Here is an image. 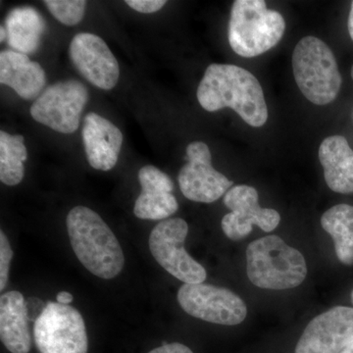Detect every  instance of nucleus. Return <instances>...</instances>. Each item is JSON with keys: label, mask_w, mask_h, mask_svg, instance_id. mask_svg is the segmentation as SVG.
Returning <instances> with one entry per match:
<instances>
[{"label": "nucleus", "mask_w": 353, "mask_h": 353, "mask_svg": "<svg viewBox=\"0 0 353 353\" xmlns=\"http://www.w3.org/2000/svg\"><path fill=\"white\" fill-rule=\"evenodd\" d=\"M197 101L208 112L233 109L252 127H262L268 119V108L259 80L236 65H209L197 88Z\"/></svg>", "instance_id": "f257e3e1"}, {"label": "nucleus", "mask_w": 353, "mask_h": 353, "mask_svg": "<svg viewBox=\"0 0 353 353\" xmlns=\"http://www.w3.org/2000/svg\"><path fill=\"white\" fill-rule=\"evenodd\" d=\"M72 248L83 266L97 277H117L125 264L119 241L92 209L77 206L67 215Z\"/></svg>", "instance_id": "f03ea898"}, {"label": "nucleus", "mask_w": 353, "mask_h": 353, "mask_svg": "<svg viewBox=\"0 0 353 353\" xmlns=\"http://www.w3.org/2000/svg\"><path fill=\"white\" fill-rule=\"evenodd\" d=\"M246 268L250 282L260 289H294L303 284L307 275L301 252L273 234L248 245Z\"/></svg>", "instance_id": "7ed1b4c3"}, {"label": "nucleus", "mask_w": 353, "mask_h": 353, "mask_svg": "<svg viewBox=\"0 0 353 353\" xmlns=\"http://www.w3.org/2000/svg\"><path fill=\"white\" fill-rule=\"evenodd\" d=\"M285 22L278 11L269 10L263 0H236L229 22V43L241 57L263 54L284 36Z\"/></svg>", "instance_id": "20e7f679"}, {"label": "nucleus", "mask_w": 353, "mask_h": 353, "mask_svg": "<svg viewBox=\"0 0 353 353\" xmlns=\"http://www.w3.org/2000/svg\"><path fill=\"white\" fill-rule=\"evenodd\" d=\"M297 87L309 101L326 105L338 97L341 76L333 51L321 39L305 37L292 53Z\"/></svg>", "instance_id": "39448f33"}, {"label": "nucleus", "mask_w": 353, "mask_h": 353, "mask_svg": "<svg viewBox=\"0 0 353 353\" xmlns=\"http://www.w3.org/2000/svg\"><path fill=\"white\" fill-rule=\"evenodd\" d=\"M34 338L41 353H88L83 316L76 308L48 303L34 321Z\"/></svg>", "instance_id": "423d86ee"}, {"label": "nucleus", "mask_w": 353, "mask_h": 353, "mask_svg": "<svg viewBox=\"0 0 353 353\" xmlns=\"http://www.w3.org/2000/svg\"><path fill=\"white\" fill-rule=\"evenodd\" d=\"M189 232L182 218H170L153 228L150 236V250L153 259L173 277L185 284H201L208 277L206 270L185 248Z\"/></svg>", "instance_id": "0eeeda50"}, {"label": "nucleus", "mask_w": 353, "mask_h": 353, "mask_svg": "<svg viewBox=\"0 0 353 353\" xmlns=\"http://www.w3.org/2000/svg\"><path fill=\"white\" fill-rule=\"evenodd\" d=\"M88 90L79 81L58 82L41 92L30 109L32 119L53 131L72 134L80 126Z\"/></svg>", "instance_id": "6e6552de"}, {"label": "nucleus", "mask_w": 353, "mask_h": 353, "mask_svg": "<svg viewBox=\"0 0 353 353\" xmlns=\"http://www.w3.org/2000/svg\"><path fill=\"white\" fill-rule=\"evenodd\" d=\"M176 299L185 313L213 324L234 326L245 321L248 314L240 296L230 290L203 283L183 284Z\"/></svg>", "instance_id": "1a4fd4ad"}, {"label": "nucleus", "mask_w": 353, "mask_h": 353, "mask_svg": "<svg viewBox=\"0 0 353 353\" xmlns=\"http://www.w3.org/2000/svg\"><path fill=\"white\" fill-rule=\"evenodd\" d=\"M188 163L181 169L178 181L183 196L192 201L212 203L228 190L233 182L215 170L206 143L194 141L187 148Z\"/></svg>", "instance_id": "9d476101"}, {"label": "nucleus", "mask_w": 353, "mask_h": 353, "mask_svg": "<svg viewBox=\"0 0 353 353\" xmlns=\"http://www.w3.org/2000/svg\"><path fill=\"white\" fill-rule=\"evenodd\" d=\"M224 204L231 210L222 219L223 232L230 240H243L254 225L269 233L280 224V214L274 209L260 208L259 192L250 185H234L228 190Z\"/></svg>", "instance_id": "9b49d317"}, {"label": "nucleus", "mask_w": 353, "mask_h": 353, "mask_svg": "<svg viewBox=\"0 0 353 353\" xmlns=\"http://www.w3.org/2000/svg\"><path fill=\"white\" fill-rule=\"evenodd\" d=\"M75 68L94 87L110 90L117 85L120 67L105 41L90 32L76 34L69 46Z\"/></svg>", "instance_id": "f8f14e48"}, {"label": "nucleus", "mask_w": 353, "mask_h": 353, "mask_svg": "<svg viewBox=\"0 0 353 353\" xmlns=\"http://www.w3.org/2000/svg\"><path fill=\"white\" fill-rule=\"evenodd\" d=\"M353 340V308L336 306L311 320L296 353H340Z\"/></svg>", "instance_id": "ddd939ff"}, {"label": "nucleus", "mask_w": 353, "mask_h": 353, "mask_svg": "<svg viewBox=\"0 0 353 353\" xmlns=\"http://www.w3.org/2000/svg\"><path fill=\"white\" fill-rule=\"evenodd\" d=\"M141 194L134 203V215L143 220H166L175 214L178 201L172 194L174 183L170 176L152 165L139 172Z\"/></svg>", "instance_id": "4468645a"}, {"label": "nucleus", "mask_w": 353, "mask_h": 353, "mask_svg": "<svg viewBox=\"0 0 353 353\" xmlns=\"http://www.w3.org/2000/svg\"><path fill=\"white\" fill-rule=\"evenodd\" d=\"M82 136L88 161L92 168L110 171L116 166L123 134L112 122L99 114L88 113L83 120Z\"/></svg>", "instance_id": "2eb2a0df"}, {"label": "nucleus", "mask_w": 353, "mask_h": 353, "mask_svg": "<svg viewBox=\"0 0 353 353\" xmlns=\"http://www.w3.org/2000/svg\"><path fill=\"white\" fill-rule=\"evenodd\" d=\"M0 83L24 99H38L46 85V73L38 62L14 50L0 52Z\"/></svg>", "instance_id": "dca6fc26"}, {"label": "nucleus", "mask_w": 353, "mask_h": 353, "mask_svg": "<svg viewBox=\"0 0 353 353\" xmlns=\"http://www.w3.org/2000/svg\"><path fill=\"white\" fill-rule=\"evenodd\" d=\"M0 339L11 353H29L32 339L24 296L11 290L0 297Z\"/></svg>", "instance_id": "f3484780"}, {"label": "nucleus", "mask_w": 353, "mask_h": 353, "mask_svg": "<svg viewBox=\"0 0 353 353\" xmlns=\"http://www.w3.org/2000/svg\"><path fill=\"white\" fill-rule=\"evenodd\" d=\"M319 159L330 189L339 194H353V150L347 139L341 136L325 139L319 148Z\"/></svg>", "instance_id": "a211bd4d"}, {"label": "nucleus", "mask_w": 353, "mask_h": 353, "mask_svg": "<svg viewBox=\"0 0 353 353\" xmlns=\"http://www.w3.org/2000/svg\"><path fill=\"white\" fill-rule=\"evenodd\" d=\"M6 30L7 41L12 50L28 55L38 50L46 22L37 9L21 6L7 15Z\"/></svg>", "instance_id": "6ab92c4d"}, {"label": "nucleus", "mask_w": 353, "mask_h": 353, "mask_svg": "<svg viewBox=\"0 0 353 353\" xmlns=\"http://www.w3.org/2000/svg\"><path fill=\"white\" fill-rule=\"evenodd\" d=\"M323 229L333 239L336 256L341 263L353 265V206L339 204L321 218Z\"/></svg>", "instance_id": "aec40b11"}, {"label": "nucleus", "mask_w": 353, "mask_h": 353, "mask_svg": "<svg viewBox=\"0 0 353 353\" xmlns=\"http://www.w3.org/2000/svg\"><path fill=\"white\" fill-rule=\"evenodd\" d=\"M24 137L0 132V181L6 185H17L25 176L28 159Z\"/></svg>", "instance_id": "412c9836"}, {"label": "nucleus", "mask_w": 353, "mask_h": 353, "mask_svg": "<svg viewBox=\"0 0 353 353\" xmlns=\"http://www.w3.org/2000/svg\"><path fill=\"white\" fill-rule=\"evenodd\" d=\"M55 19L63 25L76 26L85 16L87 1L83 0H46L44 1Z\"/></svg>", "instance_id": "4be33fe9"}, {"label": "nucleus", "mask_w": 353, "mask_h": 353, "mask_svg": "<svg viewBox=\"0 0 353 353\" xmlns=\"http://www.w3.org/2000/svg\"><path fill=\"white\" fill-rule=\"evenodd\" d=\"M13 252L10 243L4 232H0V290L6 289L9 279Z\"/></svg>", "instance_id": "5701e85b"}, {"label": "nucleus", "mask_w": 353, "mask_h": 353, "mask_svg": "<svg viewBox=\"0 0 353 353\" xmlns=\"http://www.w3.org/2000/svg\"><path fill=\"white\" fill-rule=\"evenodd\" d=\"M128 6L139 13H155L163 8L165 0H127Z\"/></svg>", "instance_id": "b1692460"}, {"label": "nucleus", "mask_w": 353, "mask_h": 353, "mask_svg": "<svg viewBox=\"0 0 353 353\" xmlns=\"http://www.w3.org/2000/svg\"><path fill=\"white\" fill-rule=\"evenodd\" d=\"M148 353H194L187 345L180 343H164Z\"/></svg>", "instance_id": "393cba45"}, {"label": "nucleus", "mask_w": 353, "mask_h": 353, "mask_svg": "<svg viewBox=\"0 0 353 353\" xmlns=\"http://www.w3.org/2000/svg\"><path fill=\"white\" fill-rule=\"evenodd\" d=\"M57 303L69 305L74 301L73 294H70L68 292H60L57 296Z\"/></svg>", "instance_id": "a878e982"}, {"label": "nucleus", "mask_w": 353, "mask_h": 353, "mask_svg": "<svg viewBox=\"0 0 353 353\" xmlns=\"http://www.w3.org/2000/svg\"><path fill=\"white\" fill-rule=\"evenodd\" d=\"M348 32H350V38L353 41V1L352 3V8H350V16H348Z\"/></svg>", "instance_id": "bb28decb"}, {"label": "nucleus", "mask_w": 353, "mask_h": 353, "mask_svg": "<svg viewBox=\"0 0 353 353\" xmlns=\"http://www.w3.org/2000/svg\"><path fill=\"white\" fill-rule=\"evenodd\" d=\"M340 353H353V340Z\"/></svg>", "instance_id": "cd10ccee"}, {"label": "nucleus", "mask_w": 353, "mask_h": 353, "mask_svg": "<svg viewBox=\"0 0 353 353\" xmlns=\"http://www.w3.org/2000/svg\"><path fill=\"white\" fill-rule=\"evenodd\" d=\"M7 38L6 28L0 27V41H3Z\"/></svg>", "instance_id": "c85d7f7f"}, {"label": "nucleus", "mask_w": 353, "mask_h": 353, "mask_svg": "<svg viewBox=\"0 0 353 353\" xmlns=\"http://www.w3.org/2000/svg\"><path fill=\"white\" fill-rule=\"evenodd\" d=\"M352 80H353V65H352Z\"/></svg>", "instance_id": "c756f323"}, {"label": "nucleus", "mask_w": 353, "mask_h": 353, "mask_svg": "<svg viewBox=\"0 0 353 353\" xmlns=\"http://www.w3.org/2000/svg\"><path fill=\"white\" fill-rule=\"evenodd\" d=\"M352 303H353V290L352 292Z\"/></svg>", "instance_id": "7c9ffc66"}]
</instances>
